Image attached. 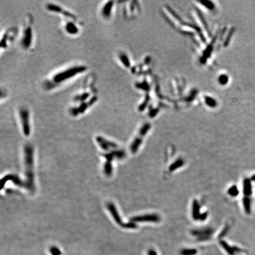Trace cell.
<instances>
[{"instance_id":"obj_1","label":"cell","mask_w":255,"mask_h":255,"mask_svg":"<svg viewBox=\"0 0 255 255\" xmlns=\"http://www.w3.org/2000/svg\"><path fill=\"white\" fill-rule=\"evenodd\" d=\"M25 154V173L26 180L25 181V188L30 193H34L36 187L34 184V158L33 149L30 145H26L24 148Z\"/></svg>"},{"instance_id":"obj_2","label":"cell","mask_w":255,"mask_h":255,"mask_svg":"<svg viewBox=\"0 0 255 255\" xmlns=\"http://www.w3.org/2000/svg\"><path fill=\"white\" fill-rule=\"evenodd\" d=\"M87 67L86 66H76L69 67L55 75L53 81L56 83H63L70 79L73 78L79 74L86 72Z\"/></svg>"},{"instance_id":"obj_3","label":"cell","mask_w":255,"mask_h":255,"mask_svg":"<svg viewBox=\"0 0 255 255\" xmlns=\"http://www.w3.org/2000/svg\"><path fill=\"white\" fill-rule=\"evenodd\" d=\"M106 161L103 167V171L105 174L108 177H111L112 174V162L115 158L123 159L126 157V153L122 150H112L109 153L103 154Z\"/></svg>"},{"instance_id":"obj_4","label":"cell","mask_w":255,"mask_h":255,"mask_svg":"<svg viewBox=\"0 0 255 255\" xmlns=\"http://www.w3.org/2000/svg\"><path fill=\"white\" fill-rule=\"evenodd\" d=\"M106 207L108 210L110 212L111 215L113 217V218L115 221V222L119 225L120 227L126 229H135L137 228V224L132 221H130L128 223H124L118 213L117 209L115 206V204L112 202H108L106 204Z\"/></svg>"},{"instance_id":"obj_5","label":"cell","mask_w":255,"mask_h":255,"mask_svg":"<svg viewBox=\"0 0 255 255\" xmlns=\"http://www.w3.org/2000/svg\"><path fill=\"white\" fill-rule=\"evenodd\" d=\"M19 116H20L21 123L23 134L25 136L28 137L30 135L31 127L30 122V112L28 109L25 107H22L19 109Z\"/></svg>"},{"instance_id":"obj_6","label":"cell","mask_w":255,"mask_h":255,"mask_svg":"<svg viewBox=\"0 0 255 255\" xmlns=\"http://www.w3.org/2000/svg\"><path fill=\"white\" fill-rule=\"evenodd\" d=\"M150 129V125H144L142 128L141 129L139 134L137 137L136 138L130 147L131 152L132 154H135L138 150L141 142L142 141L143 138L145 136V135L147 133L148 131Z\"/></svg>"},{"instance_id":"obj_7","label":"cell","mask_w":255,"mask_h":255,"mask_svg":"<svg viewBox=\"0 0 255 255\" xmlns=\"http://www.w3.org/2000/svg\"><path fill=\"white\" fill-rule=\"evenodd\" d=\"M47 10L50 12H53L55 13L58 14H61L65 17L71 18V19H75L76 16L74 14L70 13L69 11L65 10L64 8H63L61 7H60L59 5H56L53 3H48L46 4V6Z\"/></svg>"},{"instance_id":"obj_8","label":"cell","mask_w":255,"mask_h":255,"mask_svg":"<svg viewBox=\"0 0 255 255\" xmlns=\"http://www.w3.org/2000/svg\"><path fill=\"white\" fill-rule=\"evenodd\" d=\"M33 40V31L31 27H27L23 31L21 44L23 49H28L31 45Z\"/></svg>"},{"instance_id":"obj_9","label":"cell","mask_w":255,"mask_h":255,"mask_svg":"<svg viewBox=\"0 0 255 255\" xmlns=\"http://www.w3.org/2000/svg\"><path fill=\"white\" fill-rule=\"evenodd\" d=\"M160 221V217L157 214H150L141 216H135L131 219V221L135 222H154Z\"/></svg>"},{"instance_id":"obj_10","label":"cell","mask_w":255,"mask_h":255,"mask_svg":"<svg viewBox=\"0 0 255 255\" xmlns=\"http://www.w3.org/2000/svg\"><path fill=\"white\" fill-rule=\"evenodd\" d=\"M96 140L99 145L103 150L111 151L118 148V145L115 143L108 141L101 136H98L96 138Z\"/></svg>"},{"instance_id":"obj_11","label":"cell","mask_w":255,"mask_h":255,"mask_svg":"<svg viewBox=\"0 0 255 255\" xmlns=\"http://www.w3.org/2000/svg\"><path fill=\"white\" fill-rule=\"evenodd\" d=\"M114 6V1H107L103 6L102 8V15L103 17L106 19H108L111 16L112 8Z\"/></svg>"},{"instance_id":"obj_12","label":"cell","mask_w":255,"mask_h":255,"mask_svg":"<svg viewBox=\"0 0 255 255\" xmlns=\"http://www.w3.org/2000/svg\"><path fill=\"white\" fill-rule=\"evenodd\" d=\"M65 30L68 34L71 35L77 34L79 31L78 26L72 21H69L66 24Z\"/></svg>"},{"instance_id":"obj_13","label":"cell","mask_w":255,"mask_h":255,"mask_svg":"<svg viewBox=\"0 0 255 255\" xmlns=\"http://www.w3.org/2000/svg\"><path fill=\"white\" fill-rule=\"evenodd\" d=\"M243 193L245 197L250 196L252 193V187L251 180L249 178H245L243 181Z\"/></svg>"},{"instance_id":"obj_14","label":"cell","mask_w":255,"mask_h":255,"mask_svg":"<svg viewBox=\"0 0 255 255\" xmlns=\"http://www.w3.org/2000/svg\"><path fill=\"white\" fill-rule=\"evenodd\" d=\"M192 215L193 218L195 220H198L200 218V204L197 200H194L192 206Z\"/></svg>"},{"instance_id":"obj_15","label":"cell","mask_w":255,"mask_h":255,"mask_svg":"<svg viewBox=\"0 0 255 255\" xmlns=\"http://www.w3.org/2000/svg\"><path fill=\"white\" fill-rule=\"evenodd\" d=\"M251 199L248 197H244L243 199V203L245 209V212L249 215L251 213Z\"/></svg>"},{"instance_id":"obj_16","label":"cell","mask_w":255,"mask_h":255,"mask_svg":"<svg viewBox=\"0 0 255 255\" xmlns=\"http://www.w3.org/2000/svg\"><path fill=\"white\" fill-rule=\"evenodd\" d=\"M184 164V161L182 159H178L176 162L173 163L169 167V171L173 172L177 168L181 167Z\"/></svg>"},{"instance_id":"obj_17","label":"cell","mask_w":255,"mask_h":255,"mask_svg":"<svg viewBox=\"0 0 255 255\" xmlns=\"http://www.w3.org/2000/svg\"><path fill=\"white\" fill-rule=\"evenodd\" d=\"M89 107H90V105L89 104L88 102H85L82 103L78 108V110L79 114H83L85 112H86V111L87 109V108Z\"/></svg>"},{"instance_id":"obj_18","label":"cell","mask_w":255,"mask_h":255,"mask_svg":"<svg viewBox=\"0 0 255 255\" xmlns=\"http://www.w3.org/2000/svg\"><path fill=\"white\" fill-rule=\"evenodd\" d=\"M89 96H90V93H88V92H85V93H82V94H81L80 95L76 96L75 97V100L76 101L81 102L82 103H83V102H85V100L89 97Z\"/></svg>"},{"instance_id":"obj_19","label":"cell","mask_w":255,"mask_h":255,"mask_svg":"<svg viewBox=\"0 0 255 255\" xmlns=\"http://www.w3.org/2000/svg\"><path fill=\"white\" fill-rule=\"evenodd\" d=\"M228 193L231 196H237L239 193V190H238L237 186L233 185L232 187H231L228 190Z\"/></svg>"},{"instance_id":"obj_20","label":"cell","mask_w":255,"mask_h":255,"mask_svg":"<svg viewBox=\"0 0 255 255\" xmlns=\"http://www.w3.org/2000/svg\"><path fill=\"white\" fill-rule=\"evenodd\" d=\"M119 59L120 60V61H122V63L126 66V67H129L130 65V63L129 61L128 60V58H127V56L123 54H120L119 55Z\"/></svg>"},{"instance_id":"obj_21","label":"cell","mask_w":255,"mask_h":255,"mask_svg":"<svg viewBox=\"0 0 255 255\" xmlns=\"http://www.w3.org/2000/svg\"><path fill=\"white\" fill-rule=\"evenodd\" d=\"M8 34L5 33V34H4L3 35L2 39H1V47L2 49L6 48V47L7 46V40H8Z\"/></svg>"},{"instance_id":"obj_22","label":"cell","mask_w":255,"mask_h":255,"mask_svg":"<svg viewBox=\"0 0 255 255\" xmlns=\"http://www.w3.org/2000/svg\"><path fill=\"white\" fill-rule=\"evenodd\" d=\"M97 100H98V97L96 96H93V97H92L89 100L87 101V102H88L89 104L90 105V106H91L93 104H95Z\"/></svg>"},{"instance_id":"obj_23","label":"cell","mask_w":255,"mask_h":255,"mask_svg":"<svg viewBox=\"0 0 255 255\" xmlns=\"http://www.w3.org/2000/svg\"><path fill=\"white\" fill-rule=\"evenodd\" d=\"M207 217V213H205L201 214V215H200V218H199V220H201V221H203V220H206V219Z\"/></svg>"},{"instance_id":"obj_24","label":"cell","mask_w":255,"mask_h":255,"mask_svg":"<svg viewBox=\"0 0 255 255\" xmlns=\"http://www.w3.org/2000/svg\"><path fill=\"white\" fill-rule=\"evenodd\" d=\"M251 180L255 181V175H254L252 177H251Z\"/></svg>"}]
</instances>
